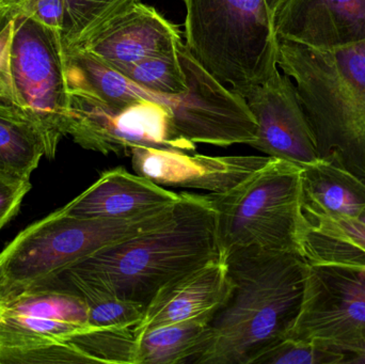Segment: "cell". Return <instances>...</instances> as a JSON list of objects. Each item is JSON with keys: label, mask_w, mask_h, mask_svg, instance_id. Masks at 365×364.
Instances as JSON below:
<instances>
[{"label": "cell", "mask_w": 365, "mask_h": 364, "mask_svg": "<svg viewBox=\"0 0 365 364\" xmlns=\"http://www.w3.org/2000/svg\"><path fill=\"white\" fill-rule=\"evenodd\" d=\"M133 0H64L61 41L64 51L83 46Z\"/></svg>", "instance_id": "22"}, {"label": "cell", "mask_w": 365, "mask_h": 364, "mask_svg": "<svg viewBox=\"0 0 365 364\" xmlns=\"http://www.w3.org/2000/svg\"><path fill=\"white\" fill-rule=\"evenodd\" d=\"M302 167L272 158L244 183L225 194H210L217 214L219 252L255 248L304 258Z\"/></svg>", "instance_id": "7"}, {"label": "cell", "mask_w": 365, "mask_h": 364, "mask_svg": "<svg viewBox=\"0 0 365 364\" xmlns=\"http://www.w3.org/2000/svg\"><path fill=\"white\" fill-rule=\"evenodd\" d=\"M178 56L186 91L173 96L150 92L151 100L166 106L175 130L195 145H250L257 135V122L246 100L212 76L182 43Z\"/></svg>", "instance_id": "10"}, {"label": "cell", "mask_w": 365, "mask_h": 364, "mask_svg": "<svg viewBox=\"0 0 365 364\" xmlns=\"http://www.w3.org/2000/svg\"><path fill=\"white\" fill-rule=\"evenodd\" d=\"M304 217L302 254L307 262L365 267V226L359 220L340 216Z\"/></svg>", "instance_id": "19"}, {"label": "cell", "mask_w": 365, "mask_h": 364, "mask_svg": "<svg viewBox=\"0 0 365 364\" xmlns=\"http://www.w3.org/2000/svg\"><path fill=\"white\" fill-rule=\"evenodd\" d=\"M68 135L83 149L104 155L130 156L136 147L197 149L175 130L170 110L164 105L150 100L110 104L75 88H70Z\"/></svg>", "instance_id": "8"}, {"label": "cell", "mask_w": 365, "mask_h": 364, "mask_svg": "<svg viewBox=\"0 0 365 364\" xmlns=\"http://www.w3.org/2000/svg\"><path fill=\"white\" fill-rule=\"evenodd\" d=\"M223 259L231 291L210 322L212 343L195 364H255L295 325L308 262L298 254L255 248Z\"/></svg>", "instance_id": "2"}, {"label": "cell", "mask_w": 365, "mask_h": 364, "mask_svg": "<svg viewBox=\"0 0 365 364\" xmlns=\"http://www.w3.org/2000/svg\"><path fill=\"white\" fill-rule=\"evenodd\" d=\"M180 196L118 167L103 172L96 183L61 209L74 217L122 219L170 207Z\"/></svg>", "instance_id": "17"}, {"label": "cell", "mask_w": 365, "mask_h": 364, "mask_svg": "<svg viewBox=\"0 0 365 364\" xmlns=\"http://www.w3.org/2000/svg\"><path fill=\"white\" fill-rule=\"evenodd\" d=\"M45 156L38 132L10 105L0 102V175L29 181Z\"/></svg>", "instance_id": "21"}, {"label": "cell", "mask_w": 365, "mask_h": 364, "mask_svg": "<svg viewBox=\"0 0 365 364\" xmlns=\"http://www.w3.org/2000/svg\"><path fill=\"white\" fill-rule=\"evenodd\" d=\"M266 2H267L268 6H269L272 14H274V10H276L277 6L280 4L281 0H266Z\"/></svg>", "instance_id": "31"}, {"label": "cell", "mask_w": 365, "mask_h": 364, "mask_svg": "<svg viewBox=\"0 0 365 364\" xmlns=\"http://www.w3.org/2000/svg\"><path fill=\"white\" fill-rule=\"evenodd\" d=\"M219 256L217 214L210 194L181 192L166 222L96 252L57 277L147 310L165 286Z\"/></svg>", "instance_id": "1"}, {"label": "cell", "mask_w": 365, "mask_h": 364, "mask_svg": "<svg viewBox=\"0 0 365 364\" xmlns=\"http://www.w3.org/2000/svg\"><path fill=\"white\" fill-rule=\"evenodd\" d=\"M66 341L89 356L94 363L137 364L134 328H89Z\"/></svg>", "instance_id": "24"}, {"label": "cell", "mask_w": 365, "mask_h": 364, "mask_svg": "<svg viewBox=\"0 0 365 364\" xmlns=\"http://www.w3.org/2000/svg\"><path fill=\"white\" fill-rule=\"evenodd\" d=\"M177 202L122 219L74 217L62 209L49 214L21 231L0 252V303L44 286L104 248L160 226L173 215Z\"/></svg>", "instance_id": "5"}, {"label": "cell", "mask_w": 365, "mask_h": 364, "mask_svg": "<svg viewBox=\"0 0 365 364\" xmlns=\"http://www.w3.org/2000/svg\"><path fill=\"white\" fill-rule=\"evenodd\" d=\"M343 360L342 353L287 338L266 350L255 364H343Z\"/></svg>", "instance_id": "26"}, {"label": "cell", "mask_w": 365, "mask_h": 364, "mask_svg": "<svg viewBox=\"0 0 365 364\" xmlns=\"http://www.w3.org/2000/svg\"><path fill=\"white\" fill-rule=\"evenodd\" d=\"M287 338L334 352L365 342V267L308 263L302 309Z\"/></svg>", "instance_id": "9"}, {"label": "cell", "mask_w": 365, "mask_h": 364, "mask_svg": "<svg viewBox=\"0 0 365 364\" xmlns=\"http://www.w3.org/2000/svg\"><path fill=\"white\" fill-rule=\"evenodd\" d=\"M16 363H94V361L68 341L24 350H0V364Z\"/></svg>", "instance_id": "27"}, {"label": "cell", "mask_w": 365, "mask_h": 364, "mask_svg": "<svg viewBox=\"0 0 365 364\" xmlns=\"http://www.w3.org/2000/svg\"><path fill=\"white\" fill-rule=\"evenodd\" d=\"M279 38L328 49L365 41V0H281L272 14Z\"/></svg>", "instance_id": "15"}, {"label": "cell", "mask_w": 365, "mask_h": 364, "mask_svg": "<svg viewBox=\"0 0 365 364\" xmlns=\"http://www.w3.org/2000/svg\"><path fill=\"white\" fill-rule=\"evenodd\" d=\"M180 43L177 25L153 6L133 0L77 49L119 72L145 58L177 51Z\"/></svg>", "instance_id": "14"}, {"label": "cell", "mask_w": 365, "mask_h": 364, "mask_svg": "<svg viewBox=\"0 0 365 364\" xmlns=\"http://www.w3.org/2000/svg\"><path fill=\"white\" fill-rule=\"evenodd\" d=\"M130 157L136 175L158 185L210 194L234 189L272 160L269 156L189 155L187 152L160 147H136Z\"/></svg>", "instance_id": "13"}, {"label": "cell", "mask_w": 365, "mask_h": 364, "mask_svg": "<svg viewBox=\"0 0 365 364\" xmlns=\"http://www.w3.org/2000/svg\"><path fill=\"white\" fill-rule=\"evenodd\" d=\"M300 182L304 215L358 219L365 213V183L342 167L319 160L302 168Z\"/></svg>", "instance_id": "18"}, {"label": "cell", "mask_w": 365, "mask_h": 364, "mask_svg": "<svg viewBox=\"0 0 365 364\" xmlns=\"http://www.w3.org/2000/svg\"><path fill=\"white\" fill-rule=\"evenodd\" d=\"M30 188V181H17L0 175V231L19 213Z\"/></svg>", "instance_id": "29"}, {"label": "cell", "mask_w": 365, "mask_h": 364, "mask_svg": "<svg viewBox=\"0 0 365 364\" xmlns=\"http://www.w3.org/2000/svg\"><path fill=\"white\" fill-rule=\"evenodd\" d=\"M87 328L85 301L55 282L0 303V350H24L66 341Z\"/></svg>", "instance_id": "11"}, {"label": "cell", "mask_w": 365, "mask_h": 364, "mask_svg": "<svg viewBox=\"0 0 365 364\" xmlns=\"http://www.w3.org/2000/svg\"><path fill=\"white\" fill-rule=\"evenodd\" d=\"M49 282L74 291L85 301L88 324L91 328H134L145 318V308L137 303L109 296L85 284L61 277H56Z\"/></svg>", "instance_id": "23"}, {"label": "cell", "mask_w": 365, "mask_h": 364, "mask_svg": "<svg viewBox=\"0 0 365 364\" xmlns=\"http://www.w3.org/2000/svg\"><path fill=\"white\" fill-rule=\"evenodd\" d=\"M278 66L295 85L319 160L365 183V41L319 49L279 38Z\"/></svg>", "instance_id": "3"}, {"label": "cell", "mask_w": 365, "mask_h": 364, "mask_svg": "<svg viewBox=\"0 0 365 364\" xmlns=\"http://www.w3.org/2000/svg\"><path fill=\"white\" fill-rule=\"evenodd\" d=\"M231 291L227 265L222 256L170 282L158 291L134 327L138 337L149 329L189 320L212 321Z\"/></svg>", "instance_id": "16"}, {"label": "cell", "mask_w": 365, "mask_h": 364, "mask_svg": "<svg viewBox=\"0 0 365 364\" xmlns=\"http://www.w3.org/2000/svg\"><path fill=\"white\" fill-rule=\"evenodd\" d=\"M343 364H365V342L353 352L344 354Z\"/></svg>", "instance_id": "30"}, {"label": "cell", "mask_w": 365, "mask_h": 364, "mask_svg": "<svg viewBox=\"0 0 365 364\" xmlns=\"http://www.w3.org/2000/svg\"><path fill=\"white\" fill-rule=\"evenodd\" d=\"M120 74L143 89L162 95H180L187 90L186 78L178 56V49L163 55L145 58Z\"/></svg>", "instance_id": "25"}, {"label": "cell", "mask_w": 365, "mask_h": 364, "mask_svg": "<svg viewBox=\"0 0 365 364\" xmlns=\"http://www.w3.org/2000/svg\"><path fill=\"white\" fill-rule=\"evenodd\" d=\"M186 47L217 80L242 94L279 68L266 0H184Z\"/></svg>", "instance_id": "6"}, {"label": "cell", "mask_w": 365, "mask_h": 364, "mask_svg": "<svg viewBox=\"0 0 365 364\" xmlns=\"http://www.w3.org/2000/svg\"><path fill=\"white\" fill-rule=\"evenodd\" d=\"M64 0H0V29L15 17H31L61 34Z\"/></svg>", "instance_id": "28"}, {"label": "cell", "mask_w": 365, "mask_h": 364, "mask_svg": "<svg viewBox=\"0 0 365 364\" xmlns=\"http://www.w3.org/2000/svg\"><path fill=\"white\" fill-rule=\"evenodd\" d=\"M240 95L257 122L250 147L269 157L307 167L319 162L317 142L300 105L293 80L276 71L261 85Z\"/></svg>", "instance_id": "12"}, {"label": "cell", "mask_w": 365, "mask_h": 364, "mask_svg": "<svg viewBox=\"0 0 365 364\" xmlns=\"http://www.w3.org/2000/svg\"><path fill=\"white\" fill-rule=\"evenodd\" d=\"M207 320L163 325L137 337V364L197 363L212 343Z\"/></svg>", "instance_id": "20"}, {"label": "cell", "mask_w": 365, "mask_h": 364, "mask_svg": "<svg viewBox=\"0 0 365 364\" xmlns=\"http://www.w3.org/2000/svg\"><path fill=\"white\" fill-rule=\"evenodd\" d=\"M357 220H359V222H361V224H364L365 226V213L362 214V215L360 216V217L358 218Z\"/></svg>", "instance_id": "32"}, {"label": "cell", "mask_w": 365, "mask_h": 364, "mask_svg": "<svg viewBox=\"0 0 365 364\" xmlns=\"http://www.w3.org/2000/svg\"><path fill=\"white\" fill-rule=\"evenodd\" d=\"M0 102L10 105L42 138L45 157L55 158L68 135L70 88L61 34L31 17L0 29Z\"/></svg>", "instance_id": "4"}]
</instances>
